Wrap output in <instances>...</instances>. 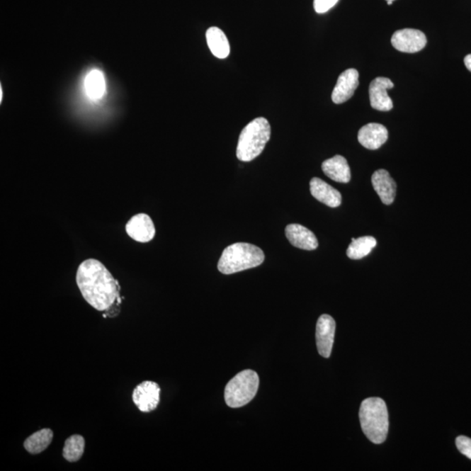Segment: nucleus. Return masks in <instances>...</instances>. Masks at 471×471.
Returning <instances> with one entry per match:
<instances>
[{"instance_id":"nucleus-1","label":"nucleus","mask_w":471,"mask_h":471,"mask_svg":"<svg viewBox=\"0 0 471 471\" xmlns=\"http://www.w3.org/2000/svg\"><path fill=\"white\" fill-rule=\"evenodd\" d=\"M76 282L83 297L98 311H106L120 301V285L103 263L85 260L79 266Z\"/></svg>"},{"instance_id":"nucleus-2","label":"nucleus","mask_w":471,"mask_h":471,"mask_svg":"<svg viewBox=\"0 0 471 471\" xmlns=\"http://www.w3.org/2000/svg\"><path fill=\"white\" fill-rule=\"evenodd\" d=\"M359 416L361 429L369 441L375 444L385 442L389 433L390 420L386 402L382 399H365L361 402Z\"/></svg>"},{"instance_id":"nucleus-3","label":"nucleus","mask_w":471,"mask_h":471,"mask_svg":"<svg viewBox=\"0 0 471 471\" xmlns=\"http://www.w3.org/2000/svg\"><path fill=\"white\" fill-rule=\"evenodd\" d=\"M265 261L263 251L254 244L236 243L226 247L217 263L221 273L229 275L255 268Z\"/></svg>"},{"instance_id":"nucleus-4","label":"nucleus","mask_w":471,"mask_h":471,"mask_svg":"<svg viewBox=\"0 0 471 471\" xmlns=\"http://www.w3.org/2000/svg\"><path fill=\"white\" fill-rule=\"evenodd\" d=\"M271 137V126L263 118H256L241 131L237 147V159L251 161L265 149Z\"/></svg>"},{"instance_id":"nucleus-5","label":"nucleus","mask_w":471,"mask_h":471,"mask_svg":"<svg viewBox=\"0 0 471 471\" xmlns=\"http://www.w3.org/2000/svg\"><path fill=\"white\" fill-rule=\"evenodd\" d=\"M259 377L251 369L239 373L229 380L225 390V400L229 408L246 406L257 395Z\"/></svg>"},{"instance_id":"nucleus-6","label":"nucleus","mask_w":471,"mask_h":471,"mask_svg":"<svg viewBox=\"0 0 471 471\" xmlns=\"http://www.w3.org/2000/svg\"><path fill=\"white\" fill-rule=\"evenodd\" d=\"M392 45L397 50L408 54L420 52L427 44V38L420 30H398L392 36Z\"/></svg>"},{"instance_id":"nucleus-7","label":"nucleus","mask_w":471,"mask_h":471,"mask_svg":"<svg viewBox=\"0 0 471 471\" xmlns=\"http://www.w3.org/2000/svg\"><path fill=\"white\" fill-rule=\"evenodd\" d=\"M160 387L153 382H143L135 387L132 399L140 412L149 413L157 408L160 402Z\"/></svg>"},{"instance_id":"nucleus-8","label":"nucleus","mask_w":471,"mask_h":471,"mask_svg":"<svg viewBox=\"0 0 471 471\" xmlns=\"http://www.w3.org/2000/svg\"><path fill=\"white\" fill-rule=\"evenodd\" d=\"M336 323L329 314L320 316L316 326V344L318 352L324 358H329L333 349Z\"/></svg>"},{"instance_id":"nucleus-9","label":"nucleus","mask_w":471,"mask_h":471,"mask_svg":"<svg viewBox=\"0 0 471 471\" xmlns=\"http://www.w3.org/2000/svg\"><path fill=\"white\" fill-rule=\"evenodd\" d=\"M394 88V83L390 79L378 77L369 86V98L373 108L379 111H390L393 108V101L387 93V89Z\"/></svg>"},{"instance_id":"nucleus-10","label":"nucleus","mask_w":471,"mask_h":471,"mask_svg":"<svg viewBox=\"0 0 471 471\" xmlns=\"http://www.w3.org/2000/svg\"><path fill=\"white\" fill-rule=\"evenodd\" d=\"M126 232L132 239L140 243H148L156 235V228L149 215H135L127 222Z\"/></svg>"},{"instance_id":"nucleus-11","label":"nucleus","mask_w":471,"mask_h":471,"mask_svg":"<svg viewBox=\"0 0 471 471\" xmlns=\"http://www.w3.org/2000/svg\"><path fill=\"white\" fill-rule=\"evenodd\" d=\"M358 86H359V73L356 69H350L343 72L334 86L331 100L335 104L346 103L353 96Z\"/></svg>"},{"instance_id":"nucleus-12","label":"nucleus","mask_w":471,"mask_h":471,"mask_svg":"<svg viewBox=\"0 0 471 471\" xmlns=\"http://www.w3.org/2000/svg\"><path fill=\"white\" fill-rule=\"evenodd\" d=\"M389 138L387 127L379 123H368L363 126L358 133V141L365 149H378Z\"/></svg>"},{"instance_id":"nucleus-13","label":"nucleus","mask_w":471,"mask_h":471,"mask_svg":"<svg viewBox=\"0 0 471 471\" xmlns=\"http://www.w3.org/2000/svg\"><path fill=\"white\" fill-rule=\"evenodd\" d=\"M285 236L293 246L302 250L312 251L319 246L314 233L303 225L292 224L286 226Z\"/></svg>"},{"instance_id":"nucleus-14","label":"nucleus","mask_w":471,"mask_h":471,"mask_svg":"<svg viewBox=\"0 0 471 471\" xmlns=\"http://www.w3.org/2000/svg\"><path fill=\"white\" fill-rule=\"evenodd\" d=\"M372 184L380 200L386 205H390L397 195V186L385 169H379L372 176Z\"/></svg>"},{"instance_id":"nucleus-15","label":"nucleus","mask_w":471,"mask_h":471,"mask_svg":"<svg viewBox=\"0 0 471 471\" xmlns=\"http://www.w3.org/2000/svg\"><path fill=\"white\" fill-rule=\"evenodd\" d=\"M310 191L312 197L331 208H336L341 205L340 191L318 177H314L310 181Z\"/></svg>"},{"instance_id":"nucleus-16","label":"nucleus","mask_w":471,"mask_h":471,"mask_svg":"<svg viewBox=\"0 0 471 471\" xmlns=\"http://www.w3.org/2000/svg\"><path fill=\"white\" fill-rule=\"evenodd\" d=\"M322 171L327 176L335 182L348 183L351 179L348 161L342 156H335L322 164Z\"/></svg>"},{"instance_id":"nucleus-17","label":"nucleus","mask_w":471,"mask_h":471,"mask_svg":"<svg viewBox=\"0 0 471 471\" xmlns=\"http://www.w3.org/2000/svg\"><path fill=\"white\" fill-rule=\"evenodd\" d=\"M207 44L215 57L227 58L229 55V43L227 37L221 29L213 26L207 30Z\"/></svg>"},{"instance_id":"nucleus-18","label":"nucleus","mask_w":471,"mask_h":471,"mask_svg":"<svg viewBox=\"0 0 471 471\" xmlns=\"http://www.w3.org/2000/svg\"><path fill=\"white\" fill-rule=\"evenodd\" d=\"M52 437H54V433H52L51 429H41V431H37L35 434L30 436L25 441L24 447L29 453L33 455L40 454L41 452L46 450L47 447L50 446Z\"/></svg>"},{"instance_id":"nucleus-19","label":"nucleus","mask_w":471,"mask_h":471,"mask_svg":"<svg viewBox=\"0 0 471 471\" xmlns=\"http://www.w3.org/2000/svg\"><path fill=\"white\" fill-rule=\"evenodd\" d=\"M377 246V241L375 237L365 236L359 237V239H352V243L346 250V255L351 259H361L368 256Z\"/></svg>"},{"instance_id":"nucleus-20","label":"nucleus","mask_w":471,"mask_h":471,"mask_svg":"<svg viewBox=\"0 0 471 471\" xmlns=\"http://www.w3.org/2000/svg\"><path fill=\"white\" fill-rule=\"evenodd\" d=\"M85 450V440L80 435H74L67 438L63 448V457L70 463L79 461Z\"/></svg>"},{"instance_id":"nucleus-21","label":"nucleus","mask_w":471,"mask_h":471,"mask_svg":"<svg viewBox=\"0 0 471 471\" xmlns=\"http://www.w3.org/2000/svg\"><path fill=\"white\" fill-rule=\"evenodd\" d=\"M86 93L91 99L97 100L103 96L105 80L103 73L99 70L90 72L85 81Z\"/></svg>"},{"instance_id":"nucleus-22","label":"nucleus","mask_w":471,"mask_h":471,"mask_svg":"<svg viewBox=\"0 0 471 471\" xmlns=\"http://www.w3.org/2000/svg\"><path fill=\"white\" fill-rule=\"evenodd\" d=\"M455 446L461 454L471 460V439L469 437L461 436L455 439Z\"/></svg>"},{"instance_id":"nucleus-23","label":"nucleus","mask_w":471,"mask_h":471,"mask_svg":"<svg viewBox=\"0 0 471 471\" xmlns=\"http://www.w3.org/2000/svg\"><path fill=\"white\" fill-rule=\"evenodd\" d=\"M339 0H314V6L317 13H325L336 5Z\"/></svg>"},{"instance_id":"nucleus-24","label":"nucleus","mask_w":471,"mask_h":471,"mask_svg":"<svg viewBox=\"0 0 471 471\" xmlns=\"http://www.w3.org/2000/svg\"><path fill=\"white\" fill-rule=\"evenodd\" d=\"M465 64L467 69L471 72V55H467L465 58Z\"/></svg>"},{"instance_id":"nucleus-25","label":"nucleus","mask_w":471,"mask_h":471,"mask_svg":"<svg viewBox=\"0 0 471 471\" xmlns=\"http://www.w3.org/2000/svg\"><path fill=\"white\" fill-rule=\"evenodd\" d=\"M2 96H3L2 89H0V101H2Z\"/></svg>"},{"instance_id":"nucleus-26","label":"nucleus","mask_w":471,"mask_h":471,"mask_svg":"<svg viewBox=\"0 0 471 471\" xmlns=\"http://www.w3.org/2000/svg\"><path fill=\"white\" fill-rule=\"evenodd\" d=\"M393 4V1H387V5L391 6Z\"/></svg>"},{"instance_id":"nucleus-27","label":"nucleus","mask_w":471,"mask_h":471,"mask_svg":"<svg viewBox=\"0 0 471 471\" xmlns=\"http://www.w3.org/2000/svg\"><path fill=\"white\" fill-rule=\"evenodd\" d=\"M387 1H395V0H387Z\"/></svg>"}]
</instances>
